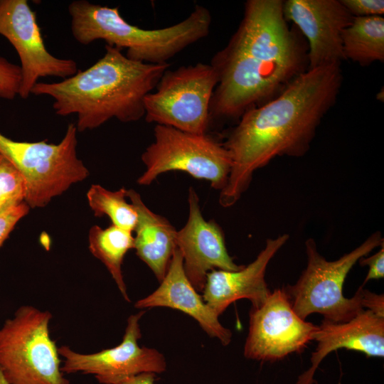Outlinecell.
I'll return each mask as SVG.
<instances>
[{"instance_id":"cell-17","label":"cell","mask_w":384,"mask_h":384,"mask_svg":"<svg viewBox=\"0 0 384 384\" xmlns=\"http://www.w3.org/2000/svg\"><path fill=\"white\" fill-rule=\"evenodd\" d=\"M156 306L177 309L189 315L210 336L217 338L223 346L231 341L232 332L220 323L218 316L203 301L186 277L183 257L177 247L159 287L134 304L137 309Z\"/></svg>"},{"instance_id":"cell-7","label":"cell","mask_w":384,"mask_h":384,"mask_svg":"<svg viewBox=\"0 0 384 384\" xmlns=\"http://www.w3.org/2000/svg\"><path fill=\"white\" fill-rule=\"evenodd\" d=\"M77 128L70 123L58 144L18 142L0 133V154L23 176L27 186L25 202L30 208L46 206L73 184L89 176L77 155Z\"/></svg>"},{"instance_id":"cell-12","label":"cell","mask_w":384,"mask_h":384,"mask_svg":"<svg viewBox=\"0 0 384 384\" xmlns=\"http://www.w3.org/2000/svg\"><path fill=\"white\" fill-rule=\"evenodd\" d=\"M145 312L141 311L129 316L122 341L115 347L90 354L75 352L67 346L58 348V354L65 359L61 371L92 374L102 384H112L117 379L143 373L165 371L164 355L154 348L138 344L142 337L139 322Z\"/></svg>"},{"instance_id":"cell-8","label":"cell","mask_w":384,"mask_h":384,"mask_svg":"<svg viewBox=\"0 0 384 384\" xmlns=\"http://www.w3.org/2000/svg\"><path fill=\"white\" fill-rule=\"evenodd\" d=\"M154 142L142 153L146 169L137 183L149 186L161 174L181 171L210 182L220 191L225 186L232 167L223 142L208 133L196 134L171 127L156 124Z\"/></svg>"},{"instance_id":"cell-9","label":"cell","mask_w":384,"mask_h":384,"mask_svg":"<svg viewBox=\"0 0 384 384\" xmlns=\"http://www.w3.org/2000/svg\"><path fill=\"white\" fill-rule=\"evenodd\" d=\"M218 81L217 73L210 64L168 68L155 91L144 99L145 120L188 133H208L210 104Z\"/></svg>"},{"instance_id":"cell-4","label":"cell","mask_w":384,"mask_h":384,"mask_svg":"<svg viewBox=\"0 0 384 384\" xmlns=\"http://www.w3.org/2000/svg\"><path fill=\"white\" fill-rule=\"evenodd\" d=\"M71 32L80 44L97 40L126 49V56L135 61L165 64L167 60L209 33L212 17L208 9L196 5L184 20L158 29H144L128 23L117 7L92 4L85 0L68 6Z\"/></svg>"},{"instance_id":"cell-23","label":"cell","mask_w":384,"mask_h":384,"mask_svg":"<svg viewBox=\"0 0 384 384\" xmlns=\"http://www.w3.org/2000/svg\"><path fill=\"white\" fill-rule=\"evenodd\" d=\"M21 82L20 66L0 56V97L14 100L18 95Z\"/></svg>"},{"instance_id":"cell-20","label":"cell","mask_w":384,"mask_h":384,"mask_svg":"<svg viewBox=\"0 0 384 384\" xmlns=\"http://www.w3.org/2000/svg\"><path fill=\"white\" fill-rule=\"evenodd\" d=\"M88 242L90 252L105 265L123 298L130 302L122 265L127 252L134 248V239L132 231L113 225L105 229L93 225L89 231Z\"/></svg>"},{"instance_id":"cell-11","label":"cell","mask_w":384,"mask_h":384,"mask_svg":"<svg viewBox=\"0 0 384 384\" xmlns=\"http://www.w3.org/2000/svg\"><path fill=\"white\" fill-rule=\"evenodd\" d=\"M0 35L14 46L20 59L21 82L18 95L26 99L38 80H63L79 70L72 59L59 58L47 50L36 13L27 0H0Z\"/></svg>"},{"instance_id":"cell-2","label":"cell","mask_w":384,"mask_h":384,"mask_svg":"<svg viewBox=\"0 0 384 384\" xmlns=\"http://www.w3.org/2000/svg\"><path fill=\"white\" fill-rule=\"evenodd\" d=\"M343 80L341 65L309 69L278 96L247 110L223 142L232 167L219 203L235 205L254 173L277 156L301 157L309 149L322 119L335 105Z\"/></svg>"},{"instance_id":"cell-21","label":"cell","mask_w":384,"mask_h":384,"mask_svg":"<svg viewBox=\"0 0 384 384\" xmlns=\"http://www.w3.org/2000/svg\"><path fill=\"white\" fill-rule=\"evenodd\" d=\"M127 189L110 191L100 185H92L87 193L88 204L95 216H107L112 225L134 231L138 220L137 210L126 201Z\"/></svg>"},{"instance_id":"cell-6","label":"cell","mask_w":384,"mask_h":384,"mask_svg":"<svg viewBox=\"0 0 384 384\" xmlns=\"http://www.w3.org/2000/svg\"><path fill=\"white\" fill-rule=\"evenodd\" d=\"M48 311L20 306L0 328V370L9 384H70L50 336Z\"/></svg>"},{"instance_id":"cell-19","label":"cell","mask_w":384,"mask_h":384,"mask_svg":"<svg viewBox=\"0 0 384 384\" xmlns=\"http://www.w3.org/2000/svg\"><path fill=\"white\" fill-rule=\"evenodd\" d=\"M343 51L361 66L384 61V18L382 16L354 17L342 34Z\"/></svg>"},{"instance_id":"cell-3","label":"cell","mask_w":384,"mask_h":384,"mask_svg":"<svg viewBox=\"0 0 384 384\" xmlns=\"http://www.w3.org/2000/svg\"><path fill=\"white\" fill-rule=\"evenodd\" d=\"M169 67L132 60L105 45L103 56L87 69L60 82H38L31 94L53 98L58 115L76 114L78 132L96 129L112 118L132 122L144 117V99Z\"/></svg>"},{"instance_id":"cell-26","label":"cell","mask_w":384,"mask_h":384,"mask_svg":"<svg viewBox=\"0 0 384 384\" xmlns=\"http://www.w3.org/2000/svg\"><path fill=\"white\" fill-rule=\"evenodd\" d=\"M361 266H368V272L362 284L364 286L371 279H378L384 277V243L380 249L374 255L368 257H361L359 260Z\"/></svg>"},{"instance_id":"cell-10","label":"cell","mask_w":384,"mask_h":384,"mask_svg":"<svg viewBox=\"0 0 384 384\" xmlns=\"http://www.w3.org/2000/svg\"><path fill=\"white\" fill-rule=\"evenodd\" d=\"M319 326L301 319L283 289H276L250 311L244 356L257 361H277L299 353L314 340Z\"/></svg>"},{"instance_id":"cell-18","label":"cell","mask_w":384,"mask_h":384,"mask_svg":"<svg viewBox=\"0 0 384 384\" xmlns=\"http://www.w3.org/2000/svg\"><path fill=\"white\" fill-rule=\"evenodd\" d=\"M127 197L135 208L138 220L134 230L137 255L153 272L159 282L164 278L176 245L177 230L164 216L151 211L134 190H127Z\"/></svg>"},{"instance_id":"cell-29","label":"cell","mask_w":384,"mask_h":384,"mask_svg":"<svg viewBox=\"0 0 384 384\" xmlns=\"http://www.w3.org/2000/svg\"><path fill=\"white\" fill-rule=\"evenodd\" d=\"M0 384H9L4 378L2 373L0 370Z\"/></svg>"},{"instance_id":"cell-25","label":"cell","mask_w":384,"mask_h":384,"mask_svg":"<svg viewBox=\"0 0 384 384\" xmlns=\"http://www.w3.org/2000/svg\"><path fill=\"white\" fill-rule=\"evenodd\" d=\"M30 207L26 202L0 215V247L7 239L16 223L27 215Z\"/></svg>"},{"instance_id":"cell-5","label":"cell","mask_w":384,"mask_h":384,"mask_svg":"<svg viewBox=\"0 0 384 384\" xmlns=\"http://www.w3.org/2000/svg\"><path fill=\"white\" fill-rule=\"evenodd\" d=\"M383 243L381 233L376 231L353 250L336 260L328 261L319 252L314 240L307 239L306 267L294 284L283 289L295 313L304 320L318 313L336 323L346 322L357 316L363 310L360 289L353 297H345V279L361 257Z\"/></svg>"},{"instance_id":"cell-24","label":"cell","mask_w":384,"mask_h":384,"mask_svg":"<svg viewBox=\"0 0 384 384\" xmlns=\"http://www.w3.org/2000/svg\"><path fill=\"white\" fill-rule=\"evenodd\" d=\"M353 17L382 16L383 0H340Z\"/></svg>"},{"instance_id":"cell-28","label":"cell","mask_w":384,"mask_h":384,"mask_svg":"<svg viewBox=\"0 0 384 384\" xmlns=\"http://www.w3.org/2000/svg\"><path fill=\"white\" fill-rule=\"evenodd\" d=\"M156 375L154 373H143L117 379L112 384H154Z\"/></svg>"},{"instance_id":"cell-15","label":"cell","mask_w":384,"mask_h":384,"mask_svg":"<svg viewBox=\"0 0 384 384\" xmlns=\"http://www.w3.org/2000/svg\"><path fill=\"white\" fill-rule=\"evenodd\" d=\"M289 238V235L283 234L267 239L255 260L239 270L209 272L202 291L203 301L218 316L240 299L251 301L252 307L260 306L271 293L265 279L267 265Z\"/></svg>"},{"instance_id":"cell-16","label":"cell","mask_w":384,"mask_h":384,"mask_svg":"<svg viewBox=\"0 0 384 384\" xmlns=\"http://www.w3.org/2000/svg\"><path fill=\"white\" fill-rule=\"evenodd\" d=\"M314 340L318 344L311 354V366L296 384H313L314 375L321 361L331 352L346 348L367 356H384V318L370 310H363L352 319L336 323L324 319Z\"/></svg>"},{"instance_id":"cell-27","label":"cell","mask_w":384,"mask_h":384,"mask_svg":"<svg viewBox=\"0 0 384 384\" xmlns=\"http://www.w3.org/2000/svg\"><path fill=\"white\" fill-rule=\"evenodd\" d=\"M361 295V304L363 308L366 307L375 315L384 318V296L377 294L363 288L359 287Z\"/></svg>"},{"instance_id":"cell-1","label":"cell","mask_w":384,"mask_h":384,"mask_svg":"<svg viewBox=\"0 0 384 384\" xmlns=\"http://www.w3.org/2000/svg\"><path fill=\"white\" fill-rule=\"evenodd\" d=\"M282 5V0L245 3L238 28L210 63L218 78L210 104V124L238 122L308 70V44L295 26H289Z\"/></svg>"},{"instance_id":"cell-13","label":"cell","mask_w":384,"mask_h":384,"mask_svg":"<svg viewBox=\"0 0 384 384\" xmlns=\"http://www.w3.org/2000/svg\"><path fill=\"white\" fill-rule=\"evenodd\" d=\"M282 11L308 44V70L346 60L342 34L354 17L340 0H287Z\"/></svg>"},{"instance_id":"cell-22","label":"cell","mask_w":384,"mask_h":384,"mask_svg":"<svg viewBox=\"0 0 384 384\" xmlns=\"http://www.w3.org/2000/svg\"><path fill=\"white\" fill-rule=\"evenodd\" d=\"M26 182L18 169L0 154V215L25 202Z\"/></svg>"},{"instance_id":"cell-14","label":"cell","mask_w":384,"mask_h":384,"mask_svg":"<svg viewBox=\"0 0 384 384\" xmlns=\"http://www.w3.org/2000/svg\"><path fill=\"white\" fill-rule=\"evenodd\" d=\"M188 220L177 230L176 245L182 255L186 277L197 292H202L211 270L237 271L243 265L235 263L229 255L220 226L202 215L198 196L192 186L188 189Z\"/></svg>"}]
</instances>
